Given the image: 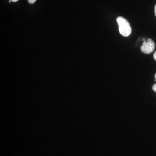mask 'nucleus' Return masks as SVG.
<instances>
[{"label": "nucleus", "mask_w": 156, "mask_h": 156, "mask_svg": "<svg viewBox=\"0 0 156 156\" xmlns=\"http://www.w3.org/2000/svg\"><path fill=\"white\" fill-rule=\"evenodd\" d=\"M117 22L119 25V31L121 35L124 37H128L131 34V25L127 20L124 17H119L117 18Z\"/></svg>", "instance_id": "1"}, {"label": "nucleus", "mask_w": 156, "mask_h": 156, "mask_svg": "<svg viewBox=\"0 0 156 156\" xmlns=\"http://www.w3.org/2000/svg\"><path fill=\"white\" fill-rule=\"evenodd\" d=\"M155 48V44L151 39H147V41H144L140 50L145 54H150L152 53Z\"/></svg>", "instance_id": "2"}, {"label": "nucleus", "mask_w": 156, "mask_h": 156, "mask_svg": "<svg viewBox=\"0 0 156 156\" xmlns=\"http://www.w3.org/2000/svg\"><path fill=\"white\" fill-rule=\"evenodd\" d=\"M37 0H28V2L31 4H34V3Z\"/></svg>", "instance_id": "3"}, {"label": "nucleus", "mask_w": 156, "mask_h": 156, "mask_svg": "<svg viewBox=\"0 0 156 156\" xmlns=\"http://www.w3.org/2000/svg\"><path fill=\"white\" fill-rule=\"evenodd\" d=\"M152 89L154 92H156V83L154 84L153 86Z\"/></svg>", "instance_id": "4"}, {"label": "nucleus", "mask_w": 156, "mask_h": 156, "mask_svg": "<svg viewBox=\"0 0 156 156\" xmlns=\"http://www.w3.org/2000/svg\"><path fill=\"white\" fill-rule=\"evenodd\" d=\"M153 56L155 60L156 61V51L154 53Z\"/></svg>", "instance_id": "5"}, {"label": "nucleus", "mask_w": 156, "mask_h": 156, "mask_svg": "<svg viewBox=\"0 0 156 156\" xmlns=\"http://www.w3.org/2000/svg\"><path fill=\"white\" fill-rule=\"evenodd\" d=\"M11 2H17L18 0H10Z\"/></svg>", "instance_id": "6"}, {"label": "nucleus", "mask_w": 156, "mask_h": 156, "mask_svg": "<svg viewBox=\"0 0 156 156\" xmlns=\"http://www.w3.org/2000/svg\"><path fill=\"white\" fill-rule=\"evenodd\" d=\"M154 11H155V15L156 16V5L155 6Z\"/></svg>", "instance_id": "7"}, {"label": "nucleus", "mask_w": 156, "mask_h": 156, "mask_svg": "<svg viewBox=\"0 0 156 156\" xmlns=\"http://www.w3.org/2000/svg\"><path fill=\"white\" fill-rule=\"evenodd\" d=\"M155 79H156V74L155 75Z\"/></svg>", "instance_id": "8"}, {"label": "nucleus", "mask_w": 156, "mask_h": 156, "mask_svg": "<svg viewBox=\"0 0 156 156\" xmlns=\"http://www.w3.org/2000/svg\"><path fill=\"white\" fill-rule=\"evenodd\" d=\"M11 1H9V3H11Z\"/></svg>", "instance_id": "9"}]
</instances>
